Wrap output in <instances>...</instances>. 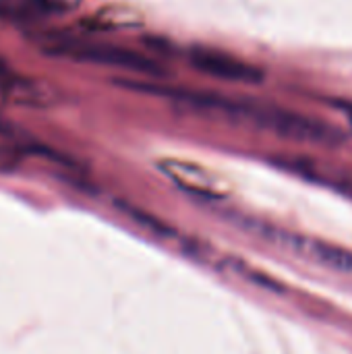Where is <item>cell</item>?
Here are the masks:
<instances>
[{
	"label": "cell",
	"instance_id": "cell-1",
	"mask_svg": "<svg viewBox=\"0 0 352 354\" xmlns=\"http://www.w3.org/2000/svg\"><path fill=\"white\" fill-rule=\"evenodd\" d=\"M218 118L232 120V122L247 120V124H253L257 129L274 133L282 139L326 145V147H336L344 139L336 127H332L319 118H311V116H305V114H299L293 110H284V108H276V106L237 102V100H228V97L222 100Z\"/></svg>",
	"mask_w": 352,
	"mask_h": 354
},
{
	"label": "cell",
	"instance_id": "cell-2",
	"mask_svg": "<svg viewBox=\"0 0 352 354\" xmlns=\"http://www.w3.org/2000/svg\"><path fill=\"white\" fill-rule=\"evenodd\" d=\"M46 50L56 54V56H66L73 60L93 62V64H102V66H116V68L139 73V75H151V77H164L166 75V71L156 60L147 58L141 52L120 48V46L66 39V41H56Z\"/></svg>",
	"mask_w": 352,
	"mask_h": 354
},
{
	"label": "cell",
	"instance_id": "cell-3",
	"mask_svg": "<svg viewBox=\"0 0 352 354\" xmlns=\"http://www.w3.org/2000/svg\"><path fill=\"white\" fill-rule=\"evenodd\" d=\"M266 236L270 243H274L282 249H288L311 263H317L322 268H328V270L340 272V274L352 272V253L340 245L319 241V239L301 236V234L280 232V230H270V232L266 230Z\"/></svg>",
	"mask_w": 352,
	"mask_h": 354
},
{
	"label": "cell",
	"instance_id": "cell-4",
	"mask_svg": "<svg viewBox=\"0 0 352 354\" xmlns=\"http://www.w3.org/2000/svg\"><path fill=\"white\" fill-rule=\"evenodd\" d=\"M189 60H191L193 68H197L210 77H218V79H226V81H234V83H261L263 81L261 68H257L251 62L241 60L239 56H232L228 52L195 48V50H191Z\"/></svg>",
	"mask_w": 352,
	"mask_h": 354
},
{
	"label": "cell",
	"instance_id": "cell-5",
	"mask_svg": "<svg viewBox=\"0 0 352 354\" xmlns=\"http://www.w3.org/2000/svg\"><path fill=\"white\" fill-rule=\"evenodd\" d=\"M0 93L10 100L12 104L19 106H48L54 102V91L50 85L37 81V79H29V77H21L15 75L6 68L0 66Z\"/></svg>",
	"mask_w": 352,
	"mask_h": 354
},
{
	"label": "cell",
	"instance_id": "cell-6",
	"mask_svg": "<svg viewBox=\"0 0 352 354\" xmlns=\"http://www.w3.org/2000/svg\"><path fill=\"white\" fill-rule=\"evenodd\" d=\"M160 166L180 187H185L189 191L203 193V195H218V180L207 170L193 166V164H187V162H174V160L162 162Z\"/></svg>",
	"mask_w": 352,
	"mask_h": 354
},
{
	"label": "cell",
	"instance_id": "cell-7",
	"mask_svg": "<svg viewBox=\"0 0 352 354\" xmlns=\"http://www.w3.org/2000/svg\"><path fill=\"white\" fill-rule=\"evenodd\" d=\"M75 0H0V15L4 17H35L66 10Z\"/></svg>",
	"mask_w": 352,
	"mask_h": 354
},
{
	"label": "cell",
	"instance_id": "cell-8",
	"mask_svg": "<svg viewBox=\"0 0 352 354\" xmlns=\"http://www.w3.org/2000/svg\"><path fill=\"white\" fill-rule=\"evenodd\" d=\"M137 12L124 10V8H108L95 15V23L102 27H124V25H135L139 19L135 17Z\"/></svg>",
	"mask_w": 352,
	"mask_h": 354
},
{
	"label": "cell",
	"instance_id": "cell-9",
	"mask_svg": "<svg viewBox=\"0 0 352 354\" xmlns=\"http://www.w3.org/2000/svg\"><path fill=\"white\" fill-rule=\"evenodd\" d=\"M0 131H4V122L0 120Z\"/></svg>",
	"mask_w": 352,
	"mask_h": 354
}]
</instances>
